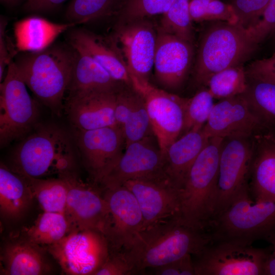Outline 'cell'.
Here are the masks:
<instances>
[{
  "label": "cell",
  "instance_id": "6da1fadb",
  "mask_svg": "<svg viewBox=\"0 0 275 275\" xmlns=\"http://www.w3.org/2000/svg\"><path fill=\"white\" fill-rule=\"evenodd\" d=\"M211 239L206 231L175 216L142 230L125 252L134 272L199 253Z\"/></svg>",
  "mask_w": 275,
  "mask_h": 275
},
{
  "label": "cell",
  "instance_id": "7a4b0ae2",
  "mask_svg": "<svg viewBox=\"0 0 275 275\" xmlns=\"http://www.w3.org/2000/svg\"><path fill=\"white\" fill-rule=\"evenodd\" d=\"M75 57L76 51L71 45H54L40 51L24 52L14 61L22 79L37 100L59 117L64 109V96Z\"/></svg>",
  "mask_w": 275,
  "mask_h": 275
},
{
  "label": "cell",
  "instance_id": "3957f363",
  "mask_svg": "<svg viewBox=\"0 0 275 275\" xmlns=\"http://www.w3.org/2000/svg\"><path fill=\"white\" fill-rule=\"evenodd\" d=\"M73 146L72 138L62 128L39 123L13 149L11 169L34 178L73 171Z\"/></svg>",
  "mask_w": 275,
  "mask_h": 275
},
{
  "label": "cell",
  "instance_id": "277c9868",
  "mask_svg": "<svg viewBox=\"0 0 275 275\" xmlns=\"http://www.w3.org/2000/svg\"><path fill=\"white\" fill-rule=\"evenodd\" d=\"M205 231L211 241H233L252 245L257 240L275 242V202L255 200L243 190Z\"/></svg>",
  "mask_w": 275,
  "mask_h": 275
},
{
  "label": "cell",
  "instance_id": "5b68a950",
  "mask_svg": "<svg viewBox=\"0 0 275 275\" xmlns=\"http://www.w3.org/2000/svg\"><path fill=\"white\" fill-rule=\"evenodd\" d=\"M223 140L217 137L209 139L191 166L179 191L180 216L187 224L205 231L215 214Z\"/></svg>",
  "mask_w": 275,
  "mask_h": 275
},
{
  "label": "cell",
  "instance_id": "8992f818",
  "mask_svg": "<svg viewBox=\"0 0 275 275\" xmlns=\"http://www.w3.org/2000/svg\"><path fill=\"white\" fill-rule=\"evenodd\" d=\"M213 22L202 36L195 68L196 83L203 87L214 74L243 65L259 46L248 30L240 25Z\"/></svg>",
  "mask_w": 275,
  "mask_h": 275
},
{
  "label": "cell",
  "instance_id": "52a82bcc",
  "mask_svg": "<svg viewBox=\"0 0 275 275\" xmlns=\"http://www.w3.org/2000/svg\"><path fill=\"white\" fill-rule=\"evenodd\" d=\"M14 61L0 84V146L20 141L39 123L37 102L30 96Z\"/></svg>",
  "mask_w": 275,
  "mask_h": 275
},
{
  "label": "cell",
  "instance_id": "ba28073f",
  "mask_svg": "<svg viewBox=\"0 0 275 275\" xmlns=\"http://www.w3.org/2000/svg\"><path fill=\"white\" fill-rule=\"evenodd\" d=\"M271 246L258 248L233 241H210L193 255L195 275H264Z\"/></svg>",
  "mask_w": 275,
  "mask_h": 275
},
{
  "label": "cell",
  "instance_id": "9c48e42d",
  "mask_svg": "<svg viewBox=\"0 0 275 275\" xmlns=\"http://www.w3.org/2000/svg\"><path fill=\"white\" fill-rule=\"evenodd\" d=\"M131 85L143 98L154 135L164 154L181 134L187 98L156 88L130 74Z\"/></svg>",
  "mask_w": 275,
  "mask_h": 275
},
{
  "label": "cell",
  "instance_id": "30bf717a",
  "mask_svg": "<svg viewBox=\"0 0 275 275\" xmlns=\"http://www.w3.org/2000/svg\"><path fill=\"white\" fill-rule=\"evenodd\" d=\"M253 137L224 139L219 158L214 217L225 210L240 193L249 187Z\"/></svg>",
  "mask_w": 275,
  "mask_h": 275
},
{
  "label": "cell",
  "instance_id": "8fae6325",
  "mask_svg": "<svg viewBox=\"0 0 275 275\" xmlns=\"http://www.w3.org/2000/svg\"><path fill=\"white\" fill-rule=\"evenodd\" d=\"M106 240L100 232L74 230L46 248L65 273L94 275L109 256Z\"/></svg>",
  "mask_w": 275,
  "mask_h": 275
},
{
  "label": "cell",
  "instance_id": "7c38bea8",
  "mask_svg": "<svg viewBox=\"0 0 275 275\" xmlns=\"http://www.w3.org/2000/svg\"><path fill=\"white\" fill-rule=\"evenodd\" d=\"M164 167V155L155 136H148L126 147L125 152L98 183L106 189L132 180L168 179Z\"/></svg>",
  "mask_w": 275,
  "mask_h": 275
},
{
  "label": "cell",
  "instance_id": "4fadbf2b",
  "mask_svg": "<svg viewBox=\"0 0 275 275\" xmlns=\"http://www.w3.org/2000/svg\"><path fill=\"white\" fill-rule=\"evenodd\" d=\"M66 181L68 194L65 215L70 231L94 230L105 237L109 228V215L103 195L82 182L74 171L59 175Z\"/></svg>",
  "mask_w": 275,
  "mask_h": 275
},
{
  "label": "cell",
  "instance_id": "5bb4252c",
  "mask_svg": "<svg viewBox=\"0 0 275 275\" xmlns=\"http://www.w3.org/2000/svg\"><path fill=\"white\" fill-rule=\"evenodd\" d=\"M209 138L253 137L272 130L258 116L243 94L219 101L203 128Z\"/></svg>",
  "mask_w": 275,
  "mask_h": 275
},
{
  "label": "cell",
  "instance_id": "9a60e30c",
  "mask_svg": "<svg viewBox=\"0 0 275 275\" xmlns=\"http://www.w3.org/2000/svg\"><path fill=\"white\" fill-rule=\"evenodd\" d=\"M117 26L111 37L121 52L130 74L149 81L154 67L157 28L148 18Z\"/></svg>",
  "mask_w": 275,
  "mask_h": 275
},
{
  "label": "cell",
  "instance_id": "2e32d148",
  "mask_svg": "<svg viewBox=\"0 0 275 275\" xmlns=\"http://www.w3.org/2000/svg\"><path fill=\"white\" fill-rule=\"evenodd\" d=\"M73 135L86 168L98 183L123 154L125 141L122 129L118 126L88 130L74 129Z\"/></svg>",
  "mask_w": 275,
  "mask_h": 275
},
{
  "label": "cell",
  "instance_id": "e0dca14e",
  "mask_svg": "<svg viewBox=\"0 0 275 275\" xmlns=\"http://www.w3.org/2000/svg\"><path fill=\"white\" fill-rule=\"evenodd\" d=\"M104 190L110 222L106 239L115 251L127 250L143 228L140 205L133 194L124 185Z\"/></svg>",
  "mask_w": 275,
  "mask_h": 275
},
{
  "label": "cell",
  "instance_id": "ac0fdd59",
  "mask_svg": "<svg viewBox=\"0 0 275 275\" xmlns=\"http://www.w3.org/2000/svg\"><path fill=\"white\" fill-rule=\"evenodd\" d=\"M123 185L135 197L141 209L143 230L175 216H180L179 190L167 179H138Z\"/></svg>",
  "mask_w": 275,
  "mask_h": 275
},
{
  "label": "cell",
  "instance_id": "d6986e66",
  "mask_svg": "<svg viewBox=\"0 0 275 275\" xmlns=\"http://www.w3.org/2000/svg\"><path fill=\"white\" fill-rule=\"evenodd\" d=\"M193 57L191 43L157 28L154 70L158 82L165 89L176 90L184 82Z\"/></svg>",
  "mask_w": 275,
  "mask_h": 275
},
{
  "label": "cell",
  "instance_id": "ffe728a7",
  "mask_svg": "<svg viewBox=\"0 0 275 275\" xmlns=\"http://www.w3.org/2000/svg\"><path fill=\"white\" fill-rule=\"evenodd\" d=\"M119 90L69 95L64 110L74 129L88 130L117 126L115 108Z\"/></svg>",
  "mask_w": 275,
  "mask_h": 275
},
{
  "label": "cell",
  "instance_id": "44dd1931",
  "mask_svg": "<svg viewBox=\"0 0 275 275\" xmlns=\"http://www.w3.org/2000/svg\"><path fill=\"white\" fill-rule=\"evenodd\" d=\"M253 140L250 193L255 200L275 202V133L269 130L255 135Z\"/></svg>",
  "mask_w": 275,
  "mask_h": 275
},
{
  "label": "cell",
  "instance_id": "7402d4cb",
  "mask_svg": "<svg viewBox=\"0 0 275 275\" xmlns=\"http://www.w3.org/2000/svg\"><path fill=\"white\" fill-rule=\"evenodd\" d=\"M69 43L99 63L117 81L132 86L130 73L118 47L112 37H104L81 29L73 31Z\"/></svg>",
  "mask_w": 275,
  "mask_h": 275
},
{
  "label": "cell",
  "instance_id": "603a6c76",
  "mask_svg": "<svg viewBox=\"0 0 275 275\" xmlns=\"http://www.w3.org/2000/svg\"><path fill=\"white\" fill-rule=\"evenodd\" d=\"M209 139L203 129L189 131L172 143L164 154L166 175L179 190L191 166Z\"/></svg>",
  "mask_w": 275,
  "mask_h": 275
},
{
  "label": "cell",
  "instance_id": "cb8c5ba5",
  "mask_svg": "<svg viewBox=\"0 0 275 275\" xmlns=\"http://www.w3.org/2000/svg\"><path fill=\"white\" fill-rule=\"evenodd\" d=\"M75 25L70 22L56 23L37 16L22 19L14 25L16 49L23 52L43 50L60 35Z\"/></svg>",
  "mask_w": 275,
  "mask_h": 275
},
{
  "label": "cell",
  "instance_id": "d4e9b609",
  "mask_svg": "<svg viewBox=\"0 0 275 275\" xmlns=\"http://www.w3.org/2000/svg\"><path fill=\"white\" fill-rule=\"evenodd\" d=\"M41 249L23 238L7 242L1 252V273L6 275L46 273L50 268Z\"/></svg>",
  "mask_w": 275,
  "mask_h": 275
},
{
  "label": "cell",
  "instance_id": "484cf974",
  "mask_svg": "<svg viewBox=\"0 0 275 275\" xmlns=\"http://www.w3.org/2000/svg\"><path fill=\"white\" fill-rule=\"evenodd\" d=\"M73 48L76 51V57L68 90L69 95L97 91H115L125 85L115 80L86 52Z\"/></svg>",
  "mask_w": 275,
  "mask_h": 275
},
{
  "label": "cell",
  "instance_id": "4316f807",
  "mask_svg": "<svg viewBox=\"0 0 275 275\" xmlns=\"http://www.w3.org/2000/svg\"><path fill=\"white\" fill-rule=\"evenodd\" d=\"M34 198L23 177L3 163L0 167V213L9 220L23 216Z\"/></svg>",
  "mask_w": 275,
  "mask_h": 275
},
{
  "label": "cell",
  "instance_id": "83f0119b",
  "mask_svg": "<svg viewBox=\"0 0 275 275\" xmlns=\"http://www.w3.org/2000/svg\"><path fill=\"white\" fill-rule=\"evenodd\" d=\"M70 231L64 213L44 211L33 225L23 228L21 233L24 240L40 246H47L62 239Z\"/></svg>",
  "mask_w": 275,
  "mask_h": 275
},
{
  "label": "cell",
  "instance_id": "f1b7e54d",
  "mask_svg": "<svg viewBox=\"0 0 275 275\" xmlns=\"http://www.w3.org/2000/svg\"><path fill=\"white\" fill-rule=\"evenodd\" d=\"M125 0H71L65 12L67 22L78 24L117 17Z\"/></svg>",
  "mask_w": 275,
  "mask_h": 275
},
{
  "label": "cell",
  "instance_id": "f546056e",
  "mask_svg": "<svg viewBox=\"0 0 275 275\" xmlns=\"http://www.w3.org/2000/svg\"><path fill=\"white\" fill-rule=\"evenodd\" d=\"M22 176L44 211L65 213L68 187L63 178L43 179Z\"/></svg>",
  "mask_w": 275,
  "mask_h": 275
},
{
  "label": "cell",
  "instance_id": "4dcf8cb0",
  "mask_svg": "<svg viewBox=\"0 0 275 275\" xmlns=\"http://www.w3.org/2000/svg\"><path fill=\"white\" fill-rule=\"evenodd\" d=\"M249 85L243 65L231 67L212 75L206 88L214 99L221 100L243 94Z\"/></svg>",
  "mask_w": 275,
  "mask_h": 275
},
{
  "label": "cell",
  "instance_id": "1f68e13d",
  "mask_svg": "<svg viewBox=\"0 0 275 275\" xmlns=\"http://www.w3.org/2000/svg\"><path fill=\"white\" fill-rule=\"evenodd\" d=\"M249 80V79H248ZM244 96L250 105L270 128L275 126V84L249 80Z\"/></svg>",
  "mask_w": 275,
  "mask_h": 275
},
{
  "label": "cell",
  "instance_id": "d6a6232c",
  "mask_svg": "<svg viewBox=\"0 0 275 275\" xmlns=\"http://www.w3.org/2000/svg\"><path fill=\"white\" fill-rule=\"evenodd\" d=\"M189 2L190 0H175L162 15L159 28L166 33L192 43L194 33Z\"/></svg>",
  "mask_w": 275,
  "mask_h": 275
},
{
  "label": "cell",
  "instance_id": "836d02e7",
  "mask_svg": "<svg viewBox=\"0 0 275 275\" xmlns=\"http://www.w3.org/2000/svg\"><path fill=\"white\" fill-rule=\"evenodd\" d=\"M122 130L125 147L132 143L154 135L145 102L136 91L131 110Z\"/></svg>",
  "mask_w": 275,
  "mask_h": 275
},
{
  "label": "cell",
  "instance_id": "e575fe53",
  "mask_svg": "<svg viewBox=\"0 0 275 275\" xmlns=\"http://www.w3.org/2000/svg\"><path fill=\"white\" fill-rule=\"evenodd\" d=\"M214 99L206 88L198 92L192 97L187 98L181 136L191 131L203 129L214 105Z\"/></svg>",
  "mask_w": 275,
  "mask_h": 275
},
{
  "label": "cell",
  "instance_id": "d590c367",
  "mask_svg": "<svg viewBox=\"0 0 275 275\" xmlns=\"http://www.w3.org/2000/svg\"><path fill=\"white\" fill-rule=\"evenodd\" d=\"M189 7L193 22L224 21L237 23L231 5L221 0H190Z\"/></svg>",
  "mask_w": 275,
  "mask_h": 275
},
{
  "label": "cell",
  "instance_id": "8d00e7d4",
  "mask_svg": "<svg viewBox=\"0 0 275 275\" xmlns=\"http://www.w3.org/2000/svg\"><path fill=\"white\" fill-rule=\"evenodd\" d=\"M175 0H125L117 18L118 24L163 14Z\"/></svg>",
  "mask_w": 275,
  "mask_h": 275
},
{
  "label": "cell",
  "instance_id": "74e56055",
  "mask_svg": "<svg viewBox=\"0 0 275 275\" xmlns=\"http://www.w3.org/2000/svg\"><path fill=\"white\" fill-rule=\"evenodd\" d=\"M270 0H231L237 24L248 29L260 19Z\"/></svg>",
  "mask_w": 275,
  "mask_h": 275
},
{
  "label": "cell",
  "instance_id": "f35d334b",
  "mask_svg": "<svg viewBox=\"0 0 275 275\" xmlns=\"http://www.w3.org/2000/svg\"><path fill=\"white\" fill-rule=\"evenodd\" d=\"M245 71L249 80L275 84V52L269 57L253 61L245 67Z\"/></svg>",
  "mask_w": 275,
  "mask_h": 275
},
{
  "label": "cell",
  "instance_id": "ab89813d",
  "mask_svg": "<svg viewBox=\"0 0 275 275\" xmlns=\"http://www.w3.org/2000/svg\"><path fill=\"white\" fill-rule=\"evenodd\" d=\"M275 29V0H270L259 21L247 29L254 41L258 45Z\"/></svg>",
  "mask_w": 275,
  "mask_h": 275
},
{
  "label": "cell",
  "instance_id": "60d3db41",
  "mask_svg": "<svg viewBox=\"0 0 275 275\" xmlns=\"http://www.w3.org/2000/svg\"><path fill=\"white\" fill-rule=\"evenodd\" d=\"M134 272L133 267L124 251H115L94 275H127Z\"/></svg>",
  "mask_w": 275,
  "mask_h": 275
},
{
  "label": "cell",
  "instance_id": "b9f144b4",
  "mask_svg": "<svg viewBox=\"0 0 275 275\" xmlns=\"http://www.w3.org/2000/svg\"><path fill=\"white\" fill-rule=\"evenodd\" d=\"M136 93L132 86L124 85L117 92L115 108L116 125L122 129L125 123Z\"/></svg>",
  "mask_w": 275,
  "mask_h": 275
},
{
  "label": "cell",
  "instance_id": "7bdbcfd3",
  "mask_svg": "<svg viewBox=\"0 0 275 275\" xmlns=\"http://www.w3.org/2000/svg\"><path fill=\"white\" fill-rule=\"evenodd\" d=\"M7 21L5 17L0 18V82L5 76V71L12 61V58L17 54L18 50L6 35Z\"/></svg>",
  "mask_w": 275,
  "mask_h": 275
},
{
  "label": "cell",
  "instance_id": "ee69618b",
  "mask_svg": "<svg viewBox=\"0 0 275 275\" xmlns=\"http://www.w3.org/2000/svg\"><path fill=\"white\" fill-rule=\"evenodd\" d=\"M159 275H195L191 255H187L177 260L154 268Z\"/></svg>",
  "mask_w": 275,
  "mask_h": 275
},
{
  "label": "cell",
  "instance_id": "f6af8a7d",
  "mask_svg": "<svg viewBox=\"0 0 275 275\" xmlns=\"http://www.w3.org/2000/svg\"><path fill=\"white\" fill-rule=\"evenodd\" d=\"M67 0H27L23 4V10L29 13L50 12L61 6Z\"/></svg>",
  "mask_w": 275,
  "mask_h": 275
},
{
  "label": "cell",
  "instance_id": "bcb514c9",
  "mask_svg": "<svg viewBox=\"0 0 275 275\" xmlns=\"http://www.w3.org/2000/svg\"><path fill=\"white\" fill-rule=\"evenodd\" d=\"M264 275H275V242L271 245V250L265 265Z\"/></svg>",
  "mask_w": 275,
  "mask_h": 275
},
{
  "label": "cell",
  "instance_id": "7dc6e473",
  "mask_svg": "<svg viewBox=\"0 0 275 275\" xmlns=\"http://www.w3.org/2000/svg\"><path fill=\"white\" fill-rule=\"evenodd\" d=\"M26 1L27 0H0V2L2 4L7 7H13L22 3H23L24 4Z\"/></svg>",
  "mask_w": 275,
  "mask_h": 275
},
{
  "label": "cell",
  "instance_id": "c3c4849f",
  "mask_svg": "<svg viewBox=\"0 0 275 275\" xmlns=\"http://www.w3.org/2000/svg\"><path fill=\"white\" fill-rule=\"evenodd\" d=\"M270 35L271 36L273 37V38L274 39V40L275 41V29L271 32V33L270 34Z\"/></svg>",
  "mask_w": 275,
  "mask_h": 275
}]
</instances>
